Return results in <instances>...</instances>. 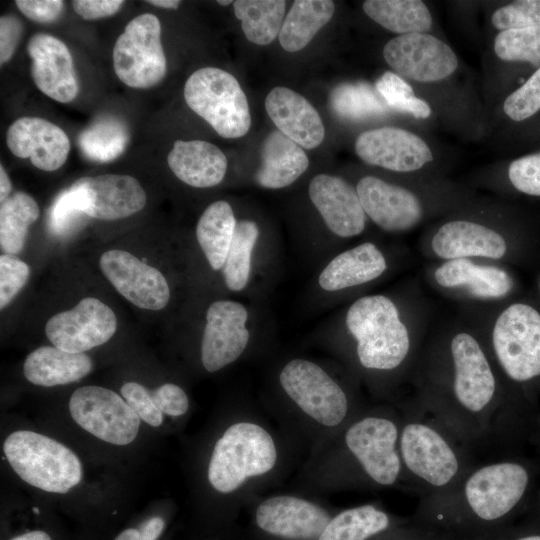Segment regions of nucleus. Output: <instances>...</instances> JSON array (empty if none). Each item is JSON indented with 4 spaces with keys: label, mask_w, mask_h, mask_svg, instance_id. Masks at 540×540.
I'll return each instance as SVG.
<instances>
[{
    "label": "nucleus",
    "mask_w": 540,
    "mask_h": 540,
    "mask_svg": "<svg viewBox=\"0 0 540 540\" xmlns=\"http://www.w3.org/2000/svg\"><path fill=\"white\" fill-rule=\"evenodd\" d=\"M247 320V308L237 301L218 300L209 306L201 342V361L208 372L224 368L245 351L250 339Z\"/></svg>",
    "instance_id": "obj_16"
},
{
    "label": "nucleus",
    "mask_w": 540,
    "mask_h": 540,
    "mask_svg": "<svg viewBox=\"0 0 540 540\" xmlns=\"http://www.w3.org/2000/svg\"><path fill=\"white\" fill-rule=\"evenodd\" d=\"M235 16L250 42L267 45L279 35L286 8L283 0H237L233 2Z\"/></svg>",
    "instance_id": "obj_35"
},
{
    "label": "nucleus",
    "mask_w": 540,
    "mask_h": 540,
    "mask_svg": "<svg viewBox=\"0 0 540 540\" xmlns=\"http://www.w3.org/2000/svg\"><path fill=\"white\" fill-rule=\"evenodd\" d=\"M155 406L169 416H181L189 407L185 391L176 384L166 383L159 386L151 394Z\"/></svg>",
    "instance_id": "obj_48"
},
{
    "label": "nucleus",
    "mask_w": 540,
    "mask_h": 540,
    "mask_svg": "<svg viewBox=\"0 0 540 540\" xmlns=\"http://www.w3.org/2000/svg\"><path fill=\"white\" fill-rule=\"evenodd\" d=\"M86 208V192L76 180L69 189L58 196L52 205L50 211L51 227L57 232L66 230L75 216L85 214Z\"/></svg>",
    "instance_id": "obj_44"
},
{
    "label": "nucleus",
    "mask_w": 540,
    "mask_h": 540,
    "mask_svg": "<svg viewBox=\"0 0 540 540\" xmlns=\"http://www.w3.org/2000/svg\"><path fill=\"white\" fill-rule=\"evenodd\" d=\"M492 345L500 367L512 381L527 382L540 376V313L524 303L508 306L495 322Z\"/></svg>",
    "instance_id": "obj_9"
},
{
    "label": "nucleus",
    "mask_w": 540,
    "mask_h": 540,
    "mask_svg": "<svg viewBox=\"0 0 540 540\" xmlns=\"http://www.w3.org/2000/svg\"><path fill=\"white\" fill-rule=\"evenodd\" d=\"M164 528V521L160 517H152L143 523L139 529V540H156Z\"/></svg>",
    "instance_id": "obj_53"
},
{
    "label": "nucleus",
    "mask_w": 540,
    "mask_h": 540,
    "mask_svg": "<svg viewBox=\"0 0 540 540\" xmlns=\"http://www.w3.org/2000/svg\"><path fill=\"white\" fill-rule=\"evenodd\" d=\"M260 234L259 227L252 220L237 222L235 234L223 267L227 288L240 292L246 288L252 272V255Z\"/></svg>",
    "instance_id": "obj_37"
},
{
    "label": "nucleus",
    "mask_w": 540,
    "mask_h": 540,
    "mask_svg": "<svg viewBox=\"0 0 540 540\" xmlns=\"http://www.w3.org/2000/svg\"><path fill=\"white\" fill-rule=\"evenodd\" d=\"M37 202L24 192H16L0 205V244L5 254L22 251L28 227L39 217Z\"/></svg>",
    "instance_id": "obj_36"
},
{
    "label": "nucleus",
    "mask_w": 540,
    "mask_h": 540,
    "mask_svg": "<svg viewBox=\"0 0 540 540\" xmlns=\"http://www.w3.org/2000/svg\"><path fill=\"white\" fill-rule=\"evenodd\" d=\"M237 222L231 205L223 200L211 203L200 216L196 237L213 270L223 269Z\"/></svg>",
    "instance_id": "obj_32"
},
{
    "label": "nucleus",
    "mask_w": 540,
    "mask_h": 540,
    "mask_svg": "<svg viewBox=\"0 0 540 540\" xmlns=\"http://www.w3.org/2000/svg\"><path fill=\"white\" fill-rule=\"evenodd\" d=\"M345 323L356 340V353L363 368L392 371L407 359L409 332L388 297L369 295L357 299L347 310Z\"/></svg>",
    "instance_id": "obj_4"
},
{
    "label": "nucleus",
    "mask_w": 540,
    "mask_h": 540,
    "mask_svg": "<svg viewBox=\"0 0 540 540\" xmlns=\"http://www.w3.org/2000/svg\"><path fill=\"white\" fill-rule=\"evenodd\" d=\"M174 175L195 188L218 185L227 170V158L216 145L204 140H176L167 157Z\"/></svg>",
    "instance_id": "obj_26"
},
{
    "label": "nucleus",
    "mask_w": 540,
    "mask_h": 540,
    "mask_svg": "<svg viewBox=\"0 0 540 540\" xmlns=\"http://www.w3.org/2000/svg\"><path fill=\"white\" fill-rule=\"evenodd\" d=\"M22 23L11 15L0 18V63L3 65L13 56L21 37Z\"/></svg>",
    "instance_id": "obj_50"
},
{
    "label": "nucleus",
    "mask_w": 540,
    "mask_h": 540,
    "mask_svg": "<svg viewBox=\"0 0 540 540\" xmlns=\"http://www.w3.org/2000/svg\"><path fill=\"white\" fill-rule=\"evenodd\" d=\"M117 329L113 310L97 298L82 299L74 308L53 315L45 333L53 346L84 353L106 343Z\"/></svg>",
    "instance_id": "obj_14"
},
{
    "label": "nucleus",
    "mask_w": 540,
    "mask_h": 540,
    "mask_svg": "<svg viewBox=\"0 0 540 540\" xmlns=\"http://www.w3.org/2000/svg\"><path fill=\"white\" fill-rule=\"evenodd\" d=\"M15 4L23 15L38 23L57 20L64 8L61 0H16Z\"/></svg>",
    "instance_id": "obj_49"
},
{
    "label": "nucleus",
    "mask_w": 540,
    "mask_h": 540,
    "mask_svg": "<svg viewBox=\"0 0 540 540\" xmlns=\"http://www.w3.org/2000/svg\"><path fill=\"white\" fill-rule=\"evenodd\" d=\"M11 540H51V538L46 532L35 530L18 535Z\"/></svg>",
    "instance_id": "obj_55"
},
{
    "label": "nucleus",
    "mask_w": 540,
    "mask_h": 540,
    "mask_svg": "<svg viewBox=\"0 0 540 540\" xmlns=\"http://www.w3.org/2000/svg\"><path fill=\"white\" fill-rule=\"evenodd\" d=\"M469 447L432 416L413 409L400 426L399 452L410 483L423 495L457 483L474 465Z\"/></svg>",
    "instance_id": "obj_3"
},
{
    "label": "nucleus",
    "mask_w": 540,
    "mask_h": 540,
    "mask_svg": "<svg viewBox=\"0 0 540 540\" xmlns=\"http://www.w3.org/2000/svg\"><path fill=\"white\" fill-rule=\"evenodd\" d=\"M502 109L512 121L521 122L540 110V66L504 100Z\"/></svg>",
    "instance_id": "obj_42"
},
{
    "label": "nucleus",
    "mask_w": 540,
    "mask_h": 540,
    "mask_svg": "<svg viewBox=\"0 0 540 540\" xmlns=\"http://www.w3.org/2000/svg\"><path fill=\"white\" fill-rule=\"evenodd\" d=\"M508 177L518 191L540 196V152L513 160L508 166Z\"/></svg>",
    "instance_id": "obj_46"
},
{
    "label": "nucleus",
    "mask_w": 540,
    "mask_h": 540,
    "mask_svg": "<svg viewBox=\"0 0 540 540\" xmlns=\"http://www.w3.org/2000/svg\"><path fill=\"white\" fill-rule=\"evenodd\" d=\"M376 89L364 83H346L331 93L330 103L342 118L359 119L382 113L387 106Z\"/></svg>",
    "instance_id": "obj_39"
},
{
    "label": "nucleus",
    "mask_w": 540,
    "mask_h": 540,
    "mask_svg": "<svg viewBox=\"0 0 540 540\" xmlns=\"http://www.w3.org/2000/svg\"><path fill=\"white\" fill-rule=\"evenodd\" d=\"M362 7L369 18L398 35L429 33L433 26L431 12L421 0H367Z\"/></svg>",
    "instance_id": "obj_34"
},
{
    "label": "nucleus",
    "mask_w": 540,
    "mask_h": 540,
    "mask_svg": "<svg viewBox=\"0 0 540 540\" xmlns=\"http://www.w3.org/2000/svg\"><path fill=\"white\" fill-rule=\"evenodd\" d=\"M265 109L278 131L302 148L313 149L322 143L325 136L322 119L299 93L275 87L266 96Z\"/></svg>",
    "instance_id": "obj_24"
},
{
    "label": "nucleus",
    "mask_w": 540,
    "mask_h": 540,
    "mask_svg": "<svg viewBox=\"0 0 540 540\" xmlns=\"http://www.w3.org/2000/svg\"><path fill=\"white\" fill-rule=\"evenodd\" d=\"M146 2L156 7H161V8H166V9H177L181 3L178 0H148Z\"/></svg>",
    "instance_id": "obj_56"
},
{
    "label": "nucleus",
    "mask_w": 540,
    "mask_h": 540,
    "mask_svg": "<svg viewBox=\"0 0 540 540\" xmlns=\"http://www.w3.org/2000/svg\"><path fill=\"white\" fill-rule=\"evenodd\" d=\"M73 420L95 437L114 445H127L137 436L140 418L125 399L100 386L76 389L69 401Z\"/></svg>",
    "instance_id": "obj_12"
},
{
    "label": "nucleus",
    "mask_w": 540,
    "mask_h": 540,
    "mask_svg": "<svg viewBox=\"0 0 540 540\" xmlns=\"http://www.w3.org/2000/svg\"><path fill=\"white\" fill-rule=\"evenodd\" d=\"M433 252L446 260L484 257L500 259L507 251L504 237L496 230L469 220L444 223L434 234Z\"/></svg>",
    "instance_id": "obj_25"
},
{
    "label": "nucleus",
    "mask_w": 540,
    "mask_h": 540,
    "mask_svg": "<svg viewBox=\"0 0 540 540\" xmlns=\"http://www.w3.org/2000/svg\"><path fill=\"white\" fill-rule=\"evenodd\" d=\"M449 353V388L417 407L471 448L496 436L497 381L484 350L469 333L456 334Z\"/></svg>",
    "instance_id": "obj_2"
},
{
    "label": "nucleus",
    "mask_w": 540,
    "mask_h": 540,
    "mask_svg": "<svg viewBox=\"0 0 540 540\" xmlns=\"http://www.w3.org/2000/svg\"><path fill=\"white\" fill-rule=\"evenodd\" d=\"M491 24L499 32L540 26V0H519L497 8Z\"/></svg>",
    "instance_id": "obj_43"
},
{
    "label": "nucleus",
    "mask_w": 540,
    "mask_h": 540,
    "mask_svg": "<svg viewBox=\"0 0 540 540\" xmlns=\"http://www.w3.org/2000/svg\"><path fill=\"white\" fill-rule=\"evenodd\" d=\"M279 382L288 397L313 420L327 427L341 424L349 412L343 388L316 363L296 358L282 368Z\"/></svg>",
    "instance_id": "obj_11"
},
{
    "label": "nucleus",
    "mask_w": 540,
    "mask_h": 540,
    "mask_svg": "<svg viewBox=\"0 0 540 540\" xmlns=\"http://www.w3.org/2000/svg\"><path fill=\"white\" fill-rule=\"evenodd\" d=\"M528 483V472L519 463L474 465L451 487L425 494L413 520L447 540L489 533L504 527Z\"/></svg>",
    "instance_id": "obj_1"
},
{
    "label": "nucleus",
    "mask_w": 540,
    "mask_h": 540,
    "mask_svg": "<svg viewBox=\"0 0 540 540\" xmlns=\"http://www.w3.org/2000/svg\"><path fill=\"white\" fill-rule=\"evenodd\" d=\"M122 0H75L74 11L86 20H96L114 15L123 5Z\"/></svg>",
    "instance_id": "obj_51"
},
{
    "label": "nucleus",
    "mask_w": 540,
    "mask_h": 540,
    "mask_svg": "<svg viewBox=\"0 0 540 540\" xmlns=\"http://www.w3.org/2000/svg\"><path fill=\"white\" fill-rule=\"evenodd\" d=\"M356 191L366 216L384 231H407L423 217L417 195L402 186L369 175L358 181Z\"/></svg>",
    "instance_id": "obj_18"
},
{
    "label": "nucleus",
    "mask_w": 540,
    "mask_h": 540,
    "mask_svg": "<svg viewBox=\"0 0 540 540\" xmlns=\"http://www.w3.org/2000/svg\"><path fill=\"white\" fill-rule=\"evenodd\" d=\"M412 519L394 527L392 517L372 504L341 511L330 519L317 540H371L392 530L415 525Z\"/></svg>",
    "instance_id": "obj_31"
},
{
    "label": "nucleus",
    "mask_w": 540,
    "mask_h": 540,
    "mask_svg": "<svg viewBox=\"0 0 540 540\" xmlns=\"http://www.w3.org/2000/svg\"><path fill=\"white\" fill-rule=\"evenodd\" d=\"M375 89L385 104L394 110L417 119H427L432 115L429 103L417 97L412 86L393 71L383 73L376 81Z\"/></svg>",
    "instance_id": "obj_41"
},
{
    "label": "nucleus",
    "mask_w": 540,
    "mask_h": 540,
    "mask_svg": "<svg viewBox=\"0 0 540 540\" xmlns=\"http://www.w3.org/2000/svg\"><path fill=\"white\" fill-rule=\"evenodd\" d=\"M87 196L85 214L101 220L126 218L141 211L147 202L146 192L129 175L103 174L77 180Z\"/></svg>",
    "instance_id": "obj_23"
},
{
    "label": "nucleus",
    "mask_w": 540,
    "mask_h": 540,
    "mask_svg": "<svg viewBox=\"0 0 540 540\" xmlns=\"http://www.w3.org/2000/svg\"><path fill=\"white\" fill-rule=\"evenodd\" d=\"M113 67L121 82L132 88H151L164 78L167 64L161 24L154 14H140L129 21L114 44Z\"/></svg>",
    "instance_id": "obj_10"
},
{
    "label": "nucleus",
    "mask_w": 540,
    "mask_h": 540,
    "mask_svg": "<svg viewBox=\"0 0 540 540\" xmlns=\"http://www.w3.org/2000/svg\"><path fill=\"white\" fill-rule=\"evenodd\" d=\"M459 540H540V534H528L513 537L508 535L503 527L489 533Z\"/></svg>",
    "instance_id": "obj_52"
},
{
    "label": "nucleus",
    "mask_w": 540,
    "mask_h": 540,
    "mask_svg": "<svg viewBox=\"0 0 540 540\" xmlns=\"http://www.w3.org/2000/svg\"><path fill=\"white\" fill-rule=\"evenodd\" d=\"M99 264L115 289L137 307L161 310L167 305L170 288L158 269L118 249L103 253Z\"/></svg>",
    "instance_id": "obj_17"
},
{
    "label": "nucleus",
    "mask_w": 540,
    "mask_h": 540,
    "mask_svg": "<svg viewBox=\"0 0 540 540\" xmlns=\"http://www.w3.org/2000/svg\"><path fill=\"white\" fill-rule=\"evenodd\" d=\"M308 194L328 229L338 237L360 235L366 224V214L356 188L346 180L329 174L314 176Z\"/></svg>",
    "instance_id": "obj_22"
},
{
    "label": "nucleus",
    "mask_w": 540,
    "mask_h": 540,
    "mask_svg": "<svg viewBox=\"0 0 540 540\" xmlns=\"http://www.w3.org/2000/svg\"><path fill=\"white\" fill-rule=\"evenodd\" d=\"M217 3L220 4V5H223V6H227V5H229V4L233 3V2L230 1V0H226V1L219 0V1H217Z\"/></svg>",
    "instance_id": "obj_58"
},
{
    "label": "nucleus",
    "mask_w": 540,
    "mask_h": 540,
    "mask_svg": "<svg viewBox=\"0 0 540 540\" xmlns=\"http://www.w3.org/2000/svg\"><path fill=\"white\" fill-rule=\"evenodd\" d=\"M27 53L33 81L42 93L60 103L77 97L78 79L66 44L53 35L37 33L29 39Z\"/></svg>",
    "instance_id": "obj_19"
},
{
    "label": "nucleus",
    "mask_w": 540,
    "mask_h": 540,
    "mask_svg": "<svg viewBox=\"0 0 540 540\" xmlns=\"http://www.w3.org/2000/svg\"><path fill=\"white\" fill-rule=\"evenodd\" d=\"M114 540H139V529H125Z\"/></svg>",
    "instance_id": "obj_57"
},
{
    "label": "nucleus",
    "mask_w": 540,
    "mask_h": 540,
    "mask_svg": "<svg viewBox=\"0 0 540 540\" xmlns=\"http://www.w3.org/2000/svg\"><path fill=\"white\" fill-rule=\"evenodd\" d=\"M355 152L366 164L400 173L418 171L434 158L422 137L394 126L362 132L355 141Z\"/></svg>",
    "instance_id": "obj_15"
},
{
    "label": "nucleus",
    "mask_w": 540,
    "mask_h": 540,
    "mask_svg": "<svg viewBox=\"0 0 540 540\" xmlns=\"http://www.w3.org/2000/svg\"><path fill=\"white\" fill-rule=\"evenodd\" d=\"M276 460L274 440L263 427L251 422L235 423L214 446L208 480L215 490L230 493L247 479L270 472Z\"/></svg>",
    "instance_id": "obj_6"
},
{
    "label": "nucleus",
    "mask_w": 540,
    "mask_h": 540,
    "mask_svg": "<svg viewBox=\"0 0 540 540\" xmlns=\"http://www.w3.org/2000/svg\"><path fill=\"white\" fill-rule=\"evenodd\" d=\"M3 450L17 475L44 491L67 493L82 478V466L76 454L40 433L15 431L4 441Z\"/></svg>",
    "instance_id": "obj_5"
},
{
    "label": "nucleus",
    "mask_w": 540,
    "mask_h": 540,
    "mask_svg": "<svg viewBox=\"0 0 540 540\" xmlns=\"http://www.w3.org/2000/svg\"><path fill=\"white\" fill-rule=\"evenodd\" d=\"M400 426L392 418L367 415L352 423L345 433L347 450L376 485L394 486L403 476L410 483L399 452Z\"/></svg>",
    "instance_id": "obj_8"
},
{
    "label": "nucleus",
    "mask_w": 540,
    "mask_h": 540,
    "mask_svg": "<svg viewBox=\"0 0 540 540\" xmlns=\"http://www.w3.org/2000/svg\"><path fill=\"white\" fill-rule=\"evenodd\" d=\"M92 370L85 353H71L55 346H42L25 359L23 373L32 384L51 387L76 382Z\"/></svg>",
    "instance_id": "obj_29"
},
{
    "label": "nucleus",
    "mask_w": 540,
    "mask_h": 540,
    "mask_svg": "<svg viewBox=\"0 0 540 540\" xmlns=\"http://www.w3.org/2000/svg\"><path fill=\"white\" fill-rule=\"evenodd\" d=\"M436 282L446 288L466 287L479 298H499L512 287L509 275L495 266L478 265L468 259L448 260L435 273Z\"/></svg>",
    "instance_id": "obj_30"
},
{
    "label": "nucleus",
    "mask_w": 540,
    "mask_h": 540,
    "mask_svg": "<svg viewBox=\"0 0 540 540\" xmlns=\"http://www.w3.org/2000/svg\"><path fill=\"white\" fill-rule=\"evenodd\" d=\"M493 51L504 62H523L540 66V26L500 31Z\"/></svg>",
    "instance_id": "obj_40"
},
{
    "label": "nucleus",
    "mask_w": 540,
    "mask_h": 540,
    "mask_svg": "<svg viewBox=\"0 0 540 540\" xmlns=\"http://www.w3.org/2000/svg\"><path fill=\"white\" fill-rule=\"evenodd\" d=\"M303 148L280 131L269 133L262 144L261 164L255 182L267 189H281L295 182L308 168Z\"/></svg>",
    "instance_id": "obj_28"
},
{
    "label": "nucleus",
    "mask_w": 540,
    "mask_h": 540,
    "mask_svg": "<svg viewBox=\"0 0 540 540\" xmlns=\"http://www.w3.org/2000/svg\"><path fill=\"white\" fill-rule=\"evenodd\" d=\"M387 269L378 247L365 242L335 256L321 271L319 286L328 292L344 290L371 282Z\"/></svg>",
    "instance_id": "obj_27"
},
{
    "label": "nucleus",
    "mask_w": 540,
    "mask_h": 540,
    "mask_svg": "<svg viewBox=\"0 0 540 540\" xmlns=\"http://www.w3.org/2000/svg\"><path fill=\"white\" fill-rule=\"evenodd\" d=\"M10 152L29 158L38 169L51 172L60 168L70 151L67 134L56 124L40 117H21L6 132Z\"/></svg>",
    "instance_id": "obj_21"
},
{
    "label": "nucleus",
    "mask_w": 540,
    "mask_h": 540,
    "mask_svg": "<svg viewBox=\"0 0 540 540\" xmlns=\"http://www.w3.org/2000/svg\"><path fill=\"white\" fill-rule=\"evenodd\" d=\"M30 267L10 254L0 256V308L3 309L26 284Z\"/></svg>",
    "instance_id": "obj_45"
},
{
    "label": "nucleus",
    "mask_w": 540,
    "mask_h": 540,
    "mask_svg": "<svg viewBox=\"0 0 540 540\" xmlns=\"http://www.w3.org/2000/svg\"><path fill=\"white\" fill-rule=\"evenodd\" d=\"M334 10L335 5L330 0L294 1L278 35L282 48L287 52L302 50L330 21Z\"/></svg>",
    "instance_id": "obj_33"
},
{
    "label": "nucleus",
    "mask_w": 540,
    "mask_h": 540,
    "mask_svg": "<svg viewBox=\"0 0 540 540\" xmlns=\"http://www.w3.org/2000/svg\"><path fill=\"white\" fill-rule=\"evenodd\" d=\"M12 191V184L10 178L4 169V166L0 165V202H4L10 197Z\"/></svg>",
    "instance_id": "obj_54"
},
{
    "label": "nucleus",
    "mask_w": 540,
    "mask_h": 540,
    "mask_svg": "<svg viewBox=\"0 0 540 540\" xmlns=\"http://www.w3.org/2000/svg\"><path fill=\"white\" fill-rule=\"evenodd\" d=\"M258 527L290 540L318 539L330 521L328 512L311 501L289 495L274 496L256 509Z\"/></svg>",
    "instance_id": "obj_20"
},
{
    "label": "nucleus",
    "mask_w": 540,
    "mask_h": 540,
    "mask_svg": "<svg viewBox=\"0 0 540 540\" xmlns=\"http://www.w3.org/2000/svg\"><path fill=\"white\" fill-rule=\"evenodd\" d=\"M121 394L140 419L153 427L162 424L163 413L155 406L151 394L143 385L127 382L121 387Z\"/></svg>",
    "instance_id": "obj_47"
},
{
    "label": "nucleus",
    "mask_w": 540,
    "mask_h": 540,
    "mask_svg": "<svg viewBox=\"0 0 540 540\" xmlns=\"http://www.w3.org/2000/svg\"><path fill=\"white\" fill-rule=\"evenodd\" d=\"M184 98L189 108L224 138L242 137L251 126L246 95L237 79L225 70H196L185 83Z\"/></svg>",
    "instance_id": "obj_7"
},
{
    "label": "nucleus",
    "mask_w": 540,
    "mask_h": 540,
    "mask_svg": "<svg viewBox=\"0 0 540 540\" xmlns=\"http://www.w3.org/2000/svg\"><path fill=\"white\" fill-rule=\"evenodd\" d=\"M128 138L124 123L113 117H105L81 133L79 145L87 157L106 162L122 154Z\"/></svg>",
    "instance_id": "obj_38"
},
{
    "label": "nucleus",
    "mask_w": 540,
    "mask_h": 540,
    "mask_svg": "<svg viewBox=\"0 0 540 540\" xmlns=\"http://www.w3.org/2000/svg\"><path fill=\"white\" fill-rule=\"evenodd\" d=\"M383 57L393 72L418 83H435L449 78L458 68L455 51L430 33H410L390 39Z\"/></svg>",
    "instance_id": "obj_13"
}]
</instances>
